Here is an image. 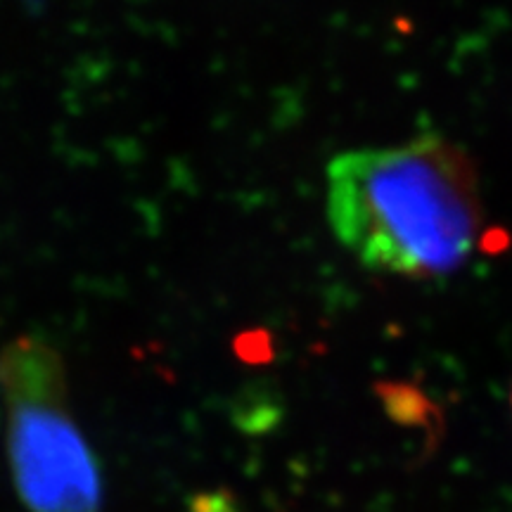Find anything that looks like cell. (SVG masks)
I'll return each mask as SVG.
<instances>
[{
  "mask_svg": "<svg viewBox=\"0 0 512 512\" xmlns=\"http://www.w3.org/2000/svg\"><path fill=\"white\" fill-rule=\"evenodd\" d=\"M325 214L361 266L401 278L460 271L484 233L475 164L441 136L337 155L325 174Z\"/></svg>",
  "mask_w": 512,
  "mask_h": 512,
  "instance_id": "1",
  "label": "cell"
},
{
  "mask_svg": "<svg viewBox=\"0 0 512 512\" xmlns=\"http://www.w3.org/2000/svg\"><path fill=\"white\" fill-rule=\"evenodd\" d=\"M0 389L22 501L34 512H100V472L69 413L67 373L53 344L15 339L0 356Z\"/></svg>",
  "mask_w": 512,
  "mask_h": 512,
  "instance_id": "2",
  "label": "cell"
}]
</instances>
